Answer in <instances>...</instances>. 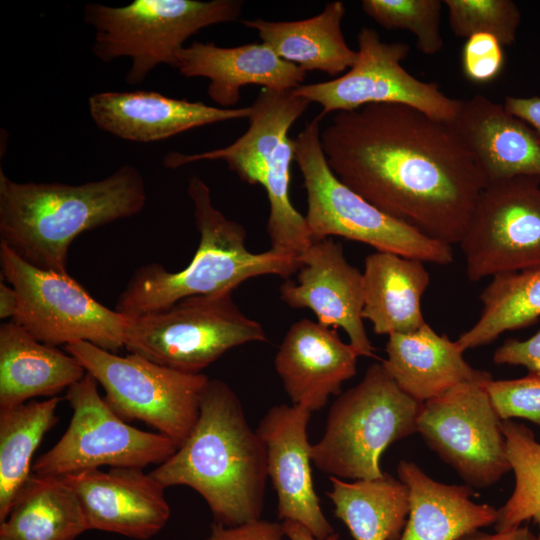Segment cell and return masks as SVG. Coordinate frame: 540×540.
Returning <instances> with one entry per match:
<instances>
[{"mask_svg":"<svg viewBox=\"0 0 540 540\" xmlns=\"http://www.w3.org/2000/svg\"><path fill=\"white\" fill-rule=\"evenodd\" d=\"M320 141L335 176L370 204L459 244L487 180L449 122L408 105L368 104L336 112Z\"/></svg>","mask_w":540,"mask_h":540,"instance_id":"1","label":"cell"},{"mask_svg":"<svg viewBox=\"0 0 540 540\" xmlns=\"http://www.w3.org/2000/svg\"><path fill=\"white\" fill-rule=\"evenodd\" d=\"M150 474L165 488L184 485L198 492L218 524L231 527L261 519L266 447L250 427L237 394L222 380L209 379L191 433Z\"/></svg>","mask_w":540,"mask_h":540,"instance_id":"2","label":"cell"},{"mask_svg":"<svg viewBox=\"0 0 540 540\" xmlns=\"http://www.w3.org/2000/svg\"><path fill=\"white\" fill-rule=\"evenodd\" d=\"M146 200L131 164L80 185L16 182L1 168L0 241L38 268L68 273L69 247L81 233L140 213Z\"/></svg>","mask_w":540,"mask_h":540,"instance_id":"3","label":"cell"},{"mask_svg":"<svg viewBox=\"0 0 540 540\" xmlns=\"http://www.w3.org/2000/svg\"><path fill=\"white\" fill-rule=\"evenodd\" d=\"M187 192L200 234L197 251L178 272H169L156 262L136 269L117 299L115 310L120 314L136 317L166 309L185 298L232 293L251 278H289L300 267V257L273 249L249 251L245 228L214 207L210 188L200 177L189 180Z\"/></svg>","mask_w":540,"mask_h":540,"instance_id":"4","label":"cell"},{"mask_svg":"<svg viewBox=\"0 0 540 540\" xmlns=\"http://www.w3.org/2000/svg\"><path fill=\"white\" fill-rule=\"evenodd\" d=\"M310 102L293 90L262 88L251 105L247 131L226 147L196 154L170 152L163 166L176 169L204 160H222L242 181L260 184L269 202L267 233L271 249L300 257L313 243L305 218L289 197L294 140L288 132Z\"/></svg>","mask_w":540,"mask_h":540,"instance_id":"5","label":"cell"},{"mask_svg":"<svg viewBox=\"0 0 540 540\" xmlns=\"http://www.w3.org/2000/svg\"><path fill=\"white\" fill-rule=\"evenodd\" d=\"M422 404L398 387L382 363H373L331 405L323 436L311 445L312 463L344 480L381 477L383 452L417 432Z\"/></svg>","mask_w":540,"mask_h":540,"instance_id":"6","label":"cell"},{"mask_svg":"<svg viewBox=\"0 0 540 540\" xmlns=\"http://www.w3.org/2000/svg\"><path fill=\"white\" fill-rule=\"evenodd\" d=\"M320 113L294 140L295 161L307 195L304 215L313 241L340 236L422 262L447 265L452 246L433 240L385 214L342 183L330 169L320 141Z\"/></svg>","mask_w":540,"mask_h":540,"instance_id":"7","label":"cell"},{"mask_svg":"<svg viewBox=\"0 0 540 540\" xmlns=\"http://www.w3.org/2000/svg\"><path fill=\"white\" fill-rule=\"evenodd\" d=\"M238 0H134L124 6L88 3L83 21L95 30L94 56L102 62L128 57L125 80L141 84L161 64L172 66L184 42L206 27L236 21Z\"/></svg>","mask_w":540,"mask_h":540,"instance_id":"8","label":"cell"},{"mask_svg":"<svg viewBox=\"0 0 540 540\" xmlns=\"http://www.w3.org/2000/svg\"><path fill=\"white\" fill-rule=\"evenodd\" d=\"M266 339L262 325L239 309L232 293H224L126 317L124 347L157 364L197 374L230 349Z\"/></svg>","mask_w":540,"mask_h":540,"instance_id":"9","label":"cell"},{"mask_svg":"<svg viewBox=\"0 0 540 540\" xmlns=\"http://www.w3.org/2000/svg\"><path fill=\"white\" fill-rule=\"evenodd\" d=\"M104 389V399L126 422L140 420L171 439L177 448L200 414L209 378L178 371L134 353L119 356L88 342L65 346Z\"/></svg>","mask_w":540,"mask_h":540,"instance_id":"10","label":"cell"},{"mask_svg":"<svg viewBox=\"0 0 540 540\" xmlns=\"http://www.w3.org/2000/svg\"><path fill=\"white\" fill-rule=\"evenodd\" d=\"M1 277L14 288L13 321L38 341L88 342L110 352L124 347L126 317L95 300L68 273L38 268L0 241Z\"/></svg>","mask_w":540,"mask_h":540,"instance_id":"11","label":"cell"},{"mask_svg":"<svg viewBox=\"0 0 540 540\" xmlns=\"http://www.w3.org/2000/svg\"><path fill=\"white\" fill-rule=\"evenodd\" d=\"M88 373L66 390L73 414L70 423L48 451L32 466L38 476L62 477L103 466L144 468L159 465L177 449L158 432L143 431L119 417L101 397Z\"/></svg>","mask_w":540,"mask_h":540,"instance_id":"12","label":"cell"},{"mask_svg":"<svg viewBox=\"0 0 540 540\" xmlns=\"http://www.w3.org/2000/svg\"><path fill=\"white\" fill-rule=\"evenodd\" d=\"M470 281L540 266V177L491 181L459 242Z\"/></svg>","mask_w":540,"mask_h":540,"instance_id":"13","label":"cell"},{"mask_svg":"<svg viewBox=\"0 0 540 540\" xmlns=\"http://www.w3.org/2000/svg\"><path fill=\"white\" fill-rule=\"evenodd\" d=\"M357 43V58L348 72L329 81L302 84L293 93L318 103L324 117L368 104L393 103L414 107L444 122L454 118L459 99L447 96L438 84L422 81L402 66L410 52L409 44L383 41L371 27L360 29Z\"/></svg>","mask_w":540,"mask_h":540,"instance_id":"14","label":"cell"},{"mask_svg":"<svg viewBox=\"0 0 540 540\" xmlns=\"http://www.w3.org/2000/svg\"><path fill=\"white\" fill-rule=\"evenodd\" d=\"M485 384L450 388L424 402L417 419L425 443L472 488L489 487L511 470L502 420Z\"/></svg>","mask_w":540,"mask_h":540,"instance_id":"15","label":"cell"},{"mask_svg":"<svg viewBox=\"0 0 540 540\" xmlns=\"http://www.w3.org/2000/svg\"><path fill=\"white\" fill-rule=\"evenodd\" d=\"M296 281L280 286V298L293 309L311 310L318 322L342 328L359 356L375 357L363 322V274L351 265L340 243L313 241L300 256Z\"/></svg>","mask_w":540,"mask_h":540,"instance_id":"16","label":"cell"},{"mask_svg":"<svg viewBox=\"0 0 540 540\" xmlns=\"http://www.w3.org/2000/svg\"><path fill=\"white\" fill-rule=\"evenodd\" d=\"M61 478L76 494L89 530L146 540L170 518L165 487L141 468L90 469Z\"/></svg>","mask_w":540,"mask_h":540,"instance_id":"17","label":"cell"},{"mask_svg":"<svg viewBox=\"0 0 540 540\" xmlns=\"http://www.w3.org/2000/svg\"><path fill=\"white\" fill-rule=\"evenodd\" d=\"M311 411L299 405L271 407L256 429L266 447L267 473L277 495V515L300 523L318 540L335 533L314 489L307 427Z\"/></svg>","mask_w":540,"mask_h":540,"instance_id":"18","label":"cell"},{"mask_svg":"<svg viewBox=\"0 0 540 540\" xmlns=\"http://www.w3.org/2000/svg\"><path fill=\"white\" fill-rule=\"evenodd\" d=\"M88 107L99 129L139 143L165 140L193 128L251 114V106L218 108L144 90L99 92L89 97Z\"/></svg>","mask_w":540,"mask_h":540,"instance_id":"19","label":"cell"},{"mask_svg":"<svg viewBox=\"0 0 540 540\" xmlns=\"http://www.w3.org/2000/svg\"><path fill=\"white\" fill-rule=\"evenodd\" d=\"M358 357L336 329L303 318L286 332L274 366L292 404L314 412L341 394L342 384L356 374Z\"/></svg>","mask_w":540,"mask_h":540,"instance_id":"20","label":"cell"},{"mask_svg":"<svg viewBox=\"0 0 540 540\" xmlns=\"http://www.w3.org/2000/svg\"><path fill=\"white\" fill-rule=\"evenodd\" d=\"M172 67L187 78H207V94L221 108L235 106L244 86L288 91L301 86L306 76V71L281 59L263 42L219 47L194 41L176 53Z\"/></svg>","mask_w":540,"mask_h":540,"instance_id":"21","label":"cell"},{"mask_svg":"<svg viewBox=\"0 0 540 540\" xmlns=\"http://www.w3.org/2000/svg\"><path fill=\"white\" fill-rule=\"evenodd\" d=\"M491 181L516 176L540 177V142L534 130L490 98L459 99L449 122Z\"/></svg>","mask_w":540,"mask_h":540,"instance_id":"22","label":"cell"},{"mask_svg":"<svg viewBox=\"0 0 540 540\" xmlns=\"http://www.w3.org/2000/svg\"><path fill=\"white\" fill-rule=\"evenodd\" d=\"M381 363L407 395L424 403L465 383L485 384L489 372L473 368L464 350L448 335H439L428 323L411 333L391 334Z\"/></svg>","mask_w":540,"mask_h":540,"instance_id":"23","label":"cell"},{"mask_svg":"<svg viewBox=\"0 0 540 540\" xmlns=\"http://www.w3.org/2000/svg\"><path fill=\"white\" fill-rule=\"evenodd\" d=\"M397 475L409 489V514L399 540H458L497 520L498 509L472 501L468 485L437 482L406 460L398 463Z\"/></svg>","mask_w":540,"mask_h":540,"instance_id":"24","label":"cell"},{"mask_svg":"<svg viewBox=\"0 0 540 540\" xmlns=\"http://www.w3.org/2000/svg\"><path fill=\"white\" fill-rule=\"evenodd\" d=\"M86 374L69 353L35 339L15 321L0 326V409L55 397Z\"/></svg>","mask_w":540,"mask_h":540,"instance_id":"25","label":"cell"},{"mask_svg":"<svg viewBox=\"0 0 540 540\" xmlns=\"http://www.w3.org/2000/svg\"><path fill=\"white\" fill-rule=\"evenodd\" d=\"M362 274V316L376 334L411 333L427 323L421 300L430 275L424 262L376 251L366 257Z\"/></svg>","mask_w":540,"mask_h":540,"instance_id":"26","label":"cell"},{"mask_svg":"<svg viewBox=\"0 0 540 540\" xmlns=\"http://www.w3.org/2000/svg\"><path fill=\"white\" fill-rule=\"evenodd\" d=\"M345 13L343 2L332 1L319 14L303 20L257 18L242 23L256 30L261 41L281 59L306 72L322 71L336 76L350 69L357 58V51L348 46L342 32Z\"/></svg>","mask_w":540,"mask_h":540,"instance_id":"27","label":"cell"},{"mask_svg":"<svg viewBox=\"0 0 540 540\" xmlns=\"http://www.w3.org/2000/svg\"><path fill=\"white\" fill-rule=\"evenodd\" d=\"M87 530L81 504L63 479L33 473L0 522V540H76Z\"/></svg>","mask_w":540,"mask_h":540,"instance_id":"28","label":"cell"},{"mask_svg":"<svg viewBox=\"0 0 540 540\" xmlns=\"http://www.w3.org/2000/svg\"><path fill=\"white\" fill-rule=\"evenodd\" d=\"M329 479L334 514L355 540H399L409 514V489L399 478Z\"/></svg>","mask_w":540,"mask_h":540,"instance_id":"29","label":"cell"},{"mask_svg":"<svg viewBox=\"0 0 540 540\" xmlns=\"http://www.w3.org/2000/svg\"><path fill=\"white\" fill-rule=\"evenodd\" d=\"M60 400L55 396L0 409V522L31 476L32 457L58 421Z\"/></svg>","mask_w":540,"mask_h":540,"instance_id":"30","label":"cell"},{"mask_svg":"<svg viewBox=\"0 0 540 540\" xmlns=\"http://www.w3.org/2000/svg\"><path fill=\"white\" fill-rule=\"evenodd\" d=\"M479 298L480 317L457 339L464 351L490 344L502 333L529 326L540 317V266L493 276Z\"/></svg>","mask_w":540,"mask_h":540,"instance_id":"31","label":"cell"},{"mask_svg":"<svg viewBox=\"0 0 540 540\" xmlns=\"http://www.w3.org/2000/svg\"><path fill=\"white\" fill-rule=\"evenodd\" d=\"M507 456L515 475V487L497 510L495 531H504L533 521L540 534V443L530 428L512 420H502Z\"/></svg>","mask_w":540,"mask_h":540,"instance_id":"32","label":"cell"},{"mask_svg":"<svg viewBox=\"0 0 540 540\" xmlns=\"http://www.w3.org/2000/svg\"><path fill=\"white\" fill-rule=\"evenodd\" d=\"M441 0H363L362 9L377 24L388 30L411 32L417 49L435 55L444 46L441 33Z\"/></svg>","mask_w":540,"mask_h":540,"instance_id":"33","label":"cell"},{"mask_svg":"<svg viewBox=\"0 0 540 540\" xmlns=\"http://www.w3.org/2000/svg\"><path fill=\"white\" fill-rule=\"evenodd\" d=\"M452 33L468 38L477 33L496 37L512 45L521 23V11L512 0H444Z\"/></svg>","mask_w":540,"mask_h":540,"instance_id":"34","label":"cell"},{"mask_svg":"<svg viewBox=\"0 0 540 540\" xmlns=\"http://www.w3.org/2000/svg\"><path fill=\"white\" fill-rule=\"evenodd\" d=\"M484 387L501 420L523 418L540 427V373L518 379H492Z\"/></svg>","mask_w":540,"mask_h":540,"instance_id":"35","label":"cell"},{"mask_svg":"<svg viewBox=\"0 0 540 540\" xmlns=\"http://www.w3.org/2000/svg\"><path fill=\"white\" fill-rule=\"evenodd\" d=\"M505 65L504 46L487 33L468 37L461 53L463 75L475 84H487L495 80Z\"/></svg>","mask_w":540,"mask_h":540,"instance_id":"36","label":"cell"},{"mask_svg":"<svg viewBox=\"0 0 540 540\" xmlns=\"http://www.w3.org/2000/svg\"><path fill=\"white\" fill-rule=\"evenodd\" d=\"M493 361L523 366L529 373H540V329L525 340L507 339L495 350Z\"/></svg>","mask_w":540,"mask_h":540,"instance_id":"37","label":"cell"},{"mask_svg":"<svg viewBox=\"0 0 540 540\" xmlns=\"http://www.w3.org/2000/svg\"><path fill=\"white\" fill-rule=\"evenodd\" d=\"M282 524L259 519L237 526L215 523L205 540H286Z\"/></svg>","mask_w":540,"mask_h":540,"instance_id":"38","label":"cell"},{"mask_svg":"<svg viewBox=\"0 0 540 540\" xmlns=\"http://www.w3.org/2000/svg\"><path fill=\"white\" fill-rule=\"evenodd\" d=\"M504 108L512 115L526 122L535 132L540 142V97L507 96Z\"/></svg>","mask_w":540,"mask_h":540,"instance_id":"39","label":"cell"},{"mask_svg":"<svg viewBox=\"0 0 540 540\" xmlns=\"http://www.w3.org/2000/svg\"><path fill=\"white\" fill-rule=\"evenodd\" d=\"M458 540H540V534L533 532L528 526H518L504 531H495V533L475 530Z\"/></svg>","mask_w":540,"mask_h":540,"instance_id":"40","label":"cell"},{"mask_svg":"<svg viewBox=\"0 0 540 540\" xmlns=\"http://www.w3.org/2000/svg\"><path fill=\"white\" fill-rule=\"evenodd\" d=\"M18 312V297L12 286L0 282V318H15Z\"/></svg>","mask_w":540,"mask_h":540,"instance_id":"41","label":"cell"},{"mask_svg":"<svg viewBox=\"0 0 540 540\" xmlns=\"http://www.w3.org/2000/svg\"><path fill=\"white\" fill-rule=\"evenodd\" d=\"M283 530L288 540H318L311 532L298 522L284 520L282 523ZM338 533L332 534L325 540H338Z\"/></svg>","mask_w":540,"mask_h":540,"instance_id":"42","label":"cell"}]
</instances>
